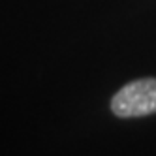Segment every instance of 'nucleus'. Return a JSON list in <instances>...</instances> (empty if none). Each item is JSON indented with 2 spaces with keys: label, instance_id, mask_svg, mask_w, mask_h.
Masks as SVG:
<instances>
[{
  "label": "nucleus",
  "instance_id": "f257e3e1",
  "mask_svg": "<svg viewBox=\"0 0 156 156\" xmlns=\"http://www.w3.org/2000/svg\"><path fill=\"white\" fill-rule=\"evenodd\" d=\"M111 111L120 119L156 113V77H145L124 85L111 100Z\"/></svg>",
  "mask_w": 156,
  "mask_h": 156
}]
</instances>
